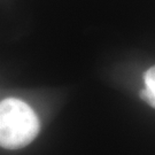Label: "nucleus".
Listing matches in <instances>:
<instances>
[{"mask_svg":"<svg viewBox=\"0 0 155 155\" xmlns=\"http://www.w3.org/2000/svg\"><path fill=\"white\" fill-rule=\"evenodd\" d=\"M39 129L38 117L28 104L16 98L0 102V147L23 148L35 140Z\"/></svg>","mask_w":155,"mask_h":155,"instance_id":"obj_1","label":"nucleus"},{"mask_svg":"<svg viewBox=\"0 0 155 155\" xmlns=\"http://www.w3.org/2000/svg\"><path fill=\"white\" fill-rule=\"evenodd\" d=\"M145 89L140 91V98L155 108V66L150 67L144 75Z\"/></svg>","mask_w":155,"mask_h":155,"instance_id":"obj_2","label":"nucleus"}]
</instances>
